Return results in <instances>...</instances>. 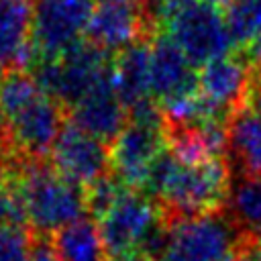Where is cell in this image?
I'll return each instance as SVG.
<instances>
[{
	"instance_id": "1",
	"label": "cell",
	"mask_w": 261,
	"mask_h": 261,
	"mask_svg": "<svg viewBox=\"0 0 261 261\" xmlns=\"http://www.w3.org/2000/svg\"><path fill=\"white\" fill-rule=\"evenodd\" d=\"M232 188L226 157L181 161L169 149L151 169L141 190L163 210L167 220L226 210Z\"/></svg>"
},
{
	"instance_id": "2",
	"label": "cell",
	"mask_w": 261,
	"mask_h": 261,
	"mask_svg": "<svg viewBox=\"0 0 261 261\" xmlns=\"http://www.w3.org/2000/svg\"><path fill=\"white\" fill-rule=\"evenodd\" d=\"M12 194L35 237H51L88 212L86 188L63 177L47 159H8Z\"/></svg>"
},
{
	"instance_id": "3",
	"label": "cell",
	"mask_w": 261,
	"mask_h": 261,
	"mask_svg": "<svg viewBox=\"0 0 261 261\" xmlns=\"http://www.w3.org/2000/svg\"><path fill=\"white\" fill-rule=\"evenodd\" d=\"M0 106L8 120L12 155L47 159L67 122L65 108L43 92L35 77L24 69L2 73Z\"/></svg>"
},
{
	"instance_id": "4",
	"label": "cell",
	"mask_w": 261,
	"mask_h": 261,
	"mask_svg": "<svg viewBox=\"0 0 261 261\" xmlns=\"http://www.w3.org/2000/svg\"><path fill=\"white\" fill-rule=\"evenodd\" d=\"M155 29L165 33L198 67L232 51L224 14L204 0H155L145 6Z\"/></svg>"
},
{
	"instance_id": "5",
	"label": "cell",
	"mask_w": 261,
	"mask_h": 261,
	"mask_svg": "<svg viewBox=\"0 0 261 261\" xmlns=\"http://www.w3.org/2000/svg\"><path fill=\"white\" fill-rule=\"evenodd\" d=\"M110 171L130 190H143L147 177L167 151V118L155 100L128 110V120L110 145Z\"/></svg>"
},
{
	"instance_id": "6",
	"label": "cell",
	"mask_w": 261,
	"mask_h": 261,
	"mask_svg": "<svg viewBox=\"0 0 261 261\" xmlns=\"http://www.w3.org/2000/svg\"><path fill=\"white\" fill-rule=\"evenodd\" d=\"M98 224L110 259L139 251L157 261L169 234V220L157 202L130 188L98 218Z\"/></svg>"
},
{
	"instance_id": "7",
	"label": "cell",
	"mask_w": 261,
	"mask_h": 261,
	"mask_svg": "<svg viewBox=\"0 0 261 261\" xmlns=\"http://www.w3.org/2000/svg\"><path fill=\"white\" fill-rule=\"evenodd\" d=\"M245 241L226 210L177 218L157 261H237Z\"/></svg>"
},
{
	"instance_id": "8",
	"label": "cell",
	"mask_w": 261,
	"mask_h": 261,
	"mask_svg": "<svg viewBox=\"0 0 261 261\" xmlns=\"http://www.w3.org/2000/svg\"><path fill=\"white\" fill-rule=\"evenodd\" d=\"M110 53L84 41L55 61H35L27 71L65 110L73 108L112 69Z\"/></svg>"
},
{
	"instance_id": "9",
	"label": "cell",
	"mask_w": 261,
	"mask_h": 261,
	"mask_svg": "<svg viewBox=\"0 0 261 261\" xmlns=\"http://www.w3.org/2000/svg\"><path fill=\"white\" fill-rule=\"evenodd\" d=\"M94 8V0H35L31 65L55 61L82 45Z\"/></svg>"
},
{
	"instance_id": "10",
	"label": "cell",
	"mask_w": 261,
	"mask_h": 261,
	"mask_svg": "<svg viewBox=\"0 0 261 261\" xmlns=\"http://www.w3.org/2000/svg\"><path fill=\"white\" fill-rule=\"evenodd\" d=\"M151 98L163 112L175 110L200 94V71L188 55L165 35L159 33L151 39L149 63Z\"/></svg>"
},
{
	"instance_id": "11",
	"label": "cell",
	"mask_w": 261,
	"mask_h": 261,
	"mask_svg": "<svg viewBox=\"0 0 261 261\" xmlns=\"http://www.w3.org/2000/svg\"><path fill=\"white\" fill-rule=\"evenodd\" d=\"M51 165L69 181L88 188L110 173V149L67 120L49 153Z\"/></svg>"
},
{
	"instance_id": "12",
	"label": "cell",
	"mask_w": 261,
	"mask_h": 261,
	"mask_svg": "<svg viewBox=\"0 0 261 261\" xmlns=\"http://www.w3.org/2000/svg\"><path fill=\"white\" fill-rule=\"evenodd\" d=\"M226 151L239 175H261V71L257 69L247 94L230 112Z\"/></svg>"
},
{
	"instance_id": "13",
	"label": "cell",
	"mask_w": 261,
	"mask_h": 261,
	"mask_svg": "<svg viewBox=\"0 0 261 261\" xmlns=\"http://www.w3.org/2000/svg\"><path fill=\"white\" fill-rule=\"evenodd\" d=\"M153 31L155 24L145 4H100L94 8L86 37L88 43L116 55L139 41H147Z\"/></svg>"
},
{
	"instance_id": "14",
	"label": "cell",
	"mask_w": 261,
	"mask_h": 261,
	"mask_svg": "<svg viewBox=\"0 0 261 261\" xmlns=\"http://www.w3.org/2000/svg\"><path fill=\"white\" fill-rule=\"evenodd\" d=\"M67 112L69 120L75 126L96 137L98 141L112 145L128 120V108L116 92V86L112 82V69Z\"/></svg>"
},
{
	"instance_id": "15",
	"label": "cell",
	"mask_w": 261,
	"mask_h": 261,
	"mask_svg": "<svg viewBox=\"0 0 261 261\" xmlns=\"http://www.w3.org/2000/svg\"><path fill=\"white\" fill-rule=\"evenodd\" d=\"M251 65L243 55L218 57L200 69V96L214 108L230 114L253 82Z\"/></svg>"
},
{
	"instance_id": "16",
	"label": "cell",
	"mask_w": 261,
	"mask_h": 261,
	"mask_svg": "<svg viewBox=\"0 0 261 261\" xmlns=\"http://www.w3.org/2000/svg\"><path fill=\"white\" fill-rule=\"evenodd\" d=\"M35 0H0V71L29 69L33 61Z\"/></svg>"
},
{
	"instance_id": "17",
	"label": "cell",
	"mask_w": 261,
	"mask_h": 261,
	"mask_svg": "<svg viewBox=\"0 0 261 261\" xmlns=\"http://www.w3.org/2000/svg\"><path fill=\"white\" fill-rule=\"evenodd\" d=\"M149 63H151V39L139 41L112 57V82L128 110L141 102L153 100L151 82H149Z\"/></svg>"
},
{
	"instance_id": "18",
	"label": "cell",
	"mask_w": 261,
	"mask_h": 261,
	"mask_svg": "<svg viewBox=\"0 0 261 261\" xmlns=\"http://www.w3.org/2000/svg\"><path fill=\"white\" fill-rule=\"evenodd\" d=\"M59 261H112L98 220L84 216L49 237Z\"/></svg>"
},
{
	"instance_id": "19",
	"label": "cell",
	"mask_w": 261,
	"mask_h": 261,
	"mask_svg": "<svg viewBox=\"0 0 261 261\" xmlns=\"http://www.w3.org/2000/svg\"><path fill=\"white\" fill-rule=\"evenodd\" d=\"M226 214L247 239L261 241V175L232 179Z\"/></svg>"
},
{
	"instance_id": "20",
	"label": "cell",
	"mask_w": 261,
	"mask_h": 261,
	"mask_svg": "<svg viewBox=\"0 0 261 261\" xmlns=\"http://www.w3.org/2000/svg\"><path fill=\"white\" fill-rule=\"evenodd\" d=\"M224 20L234 47H251L261 35V0H230Z\"/></svg>"
},
{
	"instance_id": "21",
	"label": "cell",
	"mask_w": 261,
	"mask_h": 261,
	"mask_svg": "<svg viewBox=\"0 0 261 261\" xmlns=\"http://www.w3.org/2000/svg\"><path fill=\"white\" fill-rule=\"evenodd\" d=\"M0 261H35V234L24 224H0Z\"/></svg>"
},
{
	"instance_id": "22",
	"label": "cell",
	"mask_w": 261,
	"mask_h": 261,
	"mask_svg": "<svg viewBox=\"0 0 261 261\" xmlns=\"http://www.w3.org/2000/svg\"><path fill=\"white\" fill-rule=\"evenodd\" d=\"M6 222H16V224H27L24 214L12 194L10 188V177H8V159L0 157V224Z\"/></svg>"
},
{
	"instance_id": "23",
	"label": "cell",
	"mask_w": 261,
	"mask_h": 261,
	"mask_svg": "<svg viewBox=\"0 0 261 261\" xmlns=\"http://www.w3.org/2000/svg\"><path fill=\"white\" fill-rule=\"evenodd\" d=\"M0 157H2V159H10V157H12L10 128H8V120H6V116H4L2 106H0Z\"/></svg>"
},
{
	"instance_id": "24",
	"label": "cell",
	"mask_w": 261,
	"mask_h": 261,
	"mask_svg": "<svg viewBox=\"0 0 261 261\" xmlns=\"http://www.w3.org/2000/svg\"><path fill=\"white\" fill-rule=\"evenodd\" d=\"M35 261H59L47 237H35Z\"/></svg>"
},
{
	"instance_id": "25",
	"label": "cell",
	"mask_w": 261,
	"mask_h": 261,
	"mask_svg": "<svg viewBox=\"0 0 261 261\" xmlns=\"http://www.w3.org/2000/svg\"><path fill=\"white\" fill-rule=\"evenodd\" d=\"M249 57H251V61L255 63L257 71H261V35H259L257 41L249 47Z\"/></svg>"
},
{
	"instance_id": "26",
	"label": "cell",
	"mask_w": 261,
	"mask_h": 261,
	"mask_svg": "<svg viewBox=\"0 0 261 261\" xmlns=\"http://www.w3.org/2000/svg\"><path fill=\"white\" fill-rule=\"evenodd\" d=\"M112 261H155L153 257L145 255V253H139V251H133V253H126V255H120V257H114Z\"/></svg>"
},
{
	"instance_id": "27",
	"label": "cell",
	"mask_w": 261,
	"mask_h": 261,
	"mask_svg": "<svg viewBox=\"0 0 261 261\" xmlns=\"http://www.w3.org/2000/svg\"><path fill=\"white\" fill-rule=\"evenodd\" d=\"M100 4H145V0H98Z\"/></svg>"
},
{
	"instance_id": "28",
	"label": "cell",
	"mask_w": 261,
	"mask_h": 261,
	"mask_svg": "<svg viewBox=\"0 0 261 261\" xmlns=\"http://www.w3.org/2000/svg\"><path fill=\"white\" fill-rule=\"evenodd\" d=\"M204 2L210 4V6H214V8H218V10H224L230 4V0H204Z\"/></svg>"
},
{
	"instance_id": "29",
	"label": "cell",
	"mask_w": 261,
	"mask_h": 261,
	"mask_svg": "<svg viewBox=\"0 0 261 261\" xmlns=\"http://www.w3.org/2000/svg\"><path fill=\"white\" fill-rule=\"evenodd\" d=\"M151 2H155V0H145V6H147V4H151Z\"/></svg>"
},
{
	"instance_id": "30",
	"label": "cell",
	"mask_w": 261,
	"mask_h": 261,
	"mask_svg": "<svg viewBox=\"0 0 261 261\" xmlns=\"http://www.w3.org/2000/svg\"><path fill=\"white\" fill-rule=\"evenodd\" d=\"M0 77H2V71H0Z\"/></svg>"
}]
</instances>
